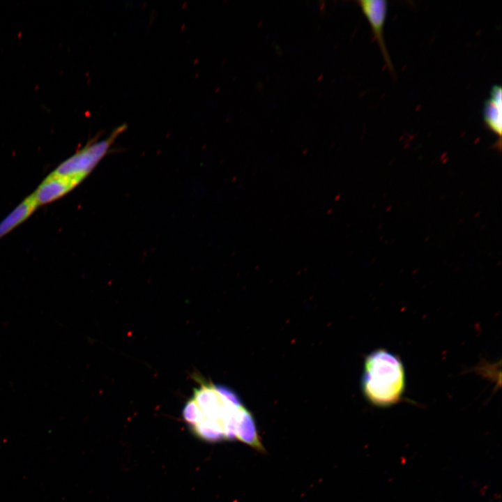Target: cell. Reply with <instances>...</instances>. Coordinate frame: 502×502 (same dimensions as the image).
I'll return each instance as SVG.
<instances>
[{"mask_svg":"<svg viewBox=\"0 0 502 502\" xmlns=\"http://www.w3.org/2000/svg\"><path fill=\"white\" fill-rule=\"evenodd\" d=\"M358 3L371 26L374 39L377 41L386 66L390 70L393 71V66L383 37L388 2L386 0H360Z\"/></svg>","mask_w":502,"mask_h":502,"instance_id":"3","label":"cell"},{"mask_svg":"<svg viewBox=\"0 0 502 502\" xmlns=\"http://www.w3.org/2000/svg\"><path fill=\"white\" fill-rule=\"evenodd\" d=\"M236 439L259 450L264 448L257 433L252 413L245 408L240 414L236 426Z\"/></svg>","mask_w":502,"mask_h":502,"instance_id":"7","label":"cell"},{"mask_svg":"<svg viewBox=\"0 0 502 502\" xmlns=\"http://www.w3.org/2000/svg\"><path fill=\"white\" fill-rule=\"evenodd\" d=\"M183 417L185 421L192 426L204 419L202 411L192 398L185 404L183 410Z\"/></svg>","mask_w":502,"mask_h":502,"instance_id":"9","label":"cell"},{"mask_svg":"<svg viewBox=\"0 0 502 502\" xmlns=\"http://www.w3.org/2000/svg\"><path fill=\"white\" fill-rule=\"evenodd\" d=\"M82 181L52 172L32 193L38 206L52 203L67 195Z\"/></svg>","mask_w":502,"mask_h":502,"instance_id":"4","label":"cell"},{"mask_svg":"<svg viewBox=\"0 0 502 502\" xmlns=\"http://www.w3.org/2000/svg\"><path fill=\"white\" fill-rule=\"evenodd\" d=\"M38 207L32 194L24 199L0 222V239L25 222Z\"/></svg>","mask_w":502,"mask_h":502,"instance_id":"6","label":"cell"},{"mask_svg":"<svg viewBox=\"0 0 502 502\" xmlns=\"http://www.w3.org/2000/svg\"><path fill=\"white\" fill-rule=\"evenodd\" d=\"M361 388L366 400L374 406L387 408L401 402L406 373L400 358L381 348L370 352L364 360Z\"/></svg>","mask_w":502,"mask_h":502,"instance_id":"1","label":"cell"},{"mask_svg":"<svg viewBox=\"0 0 502 502\" xmlns=\"http://www.w3.org/2000/svg\"><path fill=\"white\" fill-rule=\"evenodd\" d=\"M126 128V124L120 125L106 138L89 141L84 146L61 162L52 172L82 181L105 157L116 139Z\"/></svg>","mask_w":502,"mask_h":502,"instance_id":"2","label":"cell"},{"mask_svg":"<svg viewBox=\"0 0 502 502\" xmlns=\"http://www.w3.org/2000/svg\"><path fill=\"white\" fill-rule=\"evenodd\" d=\"M483 120L486 127L499 137L502 132V89L495 84L483 107Z\"/></svg>","mask_w":502,"mask_h":502,"instance_id":"5","label":"cell"},{"mask_svg":"<svg viewBox=\"0 0 502 502\" xmlns=\"http://www.w3.org/2000/svg\"><path fill=\"white\" fill-rule=\"evenodd\" d=\"M192 429L197 436L206 441L217 442L225 439L222 425L215 420L204 418L193 425Z\"/></svg>","mask_w":502,"mask_h":502,"instance_id":"8","label":"cell"}]
</instances>
